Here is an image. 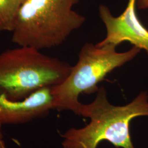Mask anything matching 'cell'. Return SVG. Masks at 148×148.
I'll return each instance as SVG.
<instances>
[{
	"mask_svg": "<svg viewBox=\"0 0 148 148\" xmlns=\"http://www.w3.org/2000/svg\"><path fill=\"white\" fill-rule=\"evenodd\" d=\"M79 115L90 118V121L85 127L71 128L62 134L63 148H97L104 140L117 148H134L130 122L137 117H148V92H141L126 105L116 106L109 101L106 90L101 87L92 103H81Z\"/></svg>",
	"mask_w": 148,
	"mask_h": 148,
	"instance_id": "1",
	"label": "cell"
},
{
	"mask_svg": "<svg viewBox=\"0 0 148 148\" xmlns=\"http://www.w3.org/2000/svg\"><path fill=\"white\" fill-rule=\"evenodd\" d=\"M72 66L29 46H18L0 53V94L23 100L38 90L62 83Z\"/></svg>",
	"mask_w": 148,
	"mask_h": 148,
	"instance_id": "3",
	"label": "cell"
},
{
	"mask_svg": "<svg viewBox=\"0 0 148 148\" xmlns=\"http://www.w3.org/2000/svg\"><path fill=\"white\" fill-rule=\"evenodd\" d=\"M22 2L21 0H0V32H12Z\"/></svg>",
	"mask_w": 148,
	"mask_h": 148,
	"instance_id": "7",
	"label": "cell"
},
{
	"mask_svg": "<svg viewBox=\"0 0 148 148\" xmlns=\"http://www.w3.org/2000/svg\"><path fill=\"white\" fill-rule=\"evenodd\" d=\"M136 5L140 10L148 9V0H136Z\"/></svg>",
	"mask_w": 148,
	"mask_h": 148,
	"instance_id": "8",
	"label": "cell"
},
{
	"mask_svg": "<svg viewBox=\"0 0 148 148\" xmlns=\"http://www.w3.org/2000/svg\"><path fill=\"white\" fill-rule=\"evenodd\" d=\"M0 148H7L3 139L0 140Z\"/></svg>",
	"mask_w": 148,
	"mask_h": 148,
	"instance_id": "9",
	"label": "cell"
},
{
	"mask_svg": "<svg viewBox=\"0 0 148 148\" xmlns=\"http://www.w3.org/2000/svg\"><path fill=\"white\" fill-rule=\"evenodd\" d=\"M136 0H128L125 11L119 16H113L109 8L101 5L99 14L106 29L105 38L96 45H113L117 47L124 42L144 50L148 55V30L139 21L136 11Z\"/></svg>",
	"mask_w": 148,
	"mask_h": 148,
	"instance_id": "5",
	"label": "cell"
},
{
	"mask_svg": "<svg viewBox=\"0 0 148 148\" xmlns=\"http://www.w3.org/2000/svg\"><path fill=\"white\" fill-rule=\"evenodd\" d=\"M79 1L27 0L18 12L12 42L39 50L60 46L86 21L73 10Z\"/></svg>",
	"mask_w": 148,
	"mask_h": 148,
	"instance_id": "2",
	"label": "cell"
},
{
	"mask_svg": "<svg viewBox=\"0 0 148 148\" xmlns=\"http://www.w3.org/2000/svg\"><path fill=\"white\" fill-rule=\"evenodd\" d=\"M1 139H3V134L0 130V140Z\"/></svg>",
	"mask_w": 148,
	"mask_h": 148,
	"instance_id": "10",
	"label": "cell"
},
{
	"mask_svg": "<svg viewBox=\"0 0 148 148\" xmlns=\"http://www.w3.org/2000/svg\"><path fill=\"white\" fill-rule=\"evenodd\" d=\"M21 2H22V3H23V2H25V1H27V0H21Z\"/></svg>",
	"mask_w": 148,
	"mask_h": 148,
	"instance_id": "11",
	"label": "cell"
},
{
	"mask_svg": "<svg viewBox=\"0 0 148 148\" xmlns=\"http://www.w3.org/2000/svg\"><path fill=\"white\" fill-rule=\"evenodd\" d=\"M52 87L42 88L20 101L0 94V126L26 123L48 116L54 109Z\"/></svg>",
	"mask_w": 148,
	"mask_h": 148,
	"instance_id": "6",
	"label": "cell"
},
{
	"mask_svg": "<svg viewBox=\"0 0 148 148\" xmlns=\"http://www.w3.org/2000/svg\"><path fill=\"white\" fill-rule=\"evenodd\" d=\"M116 48L113 45L99 47L85 43L68 76L60 84L52 87L54 109L70 110L79 115V95L97 92L98 84L108 74L132 60L141 51L133 46L127 51L119 52Z\"/></svg>",
	"mask_w": 148,
	"mask_h": 148,
	"instance_id": "4",
	"label": "cell"
}]
</instances>
